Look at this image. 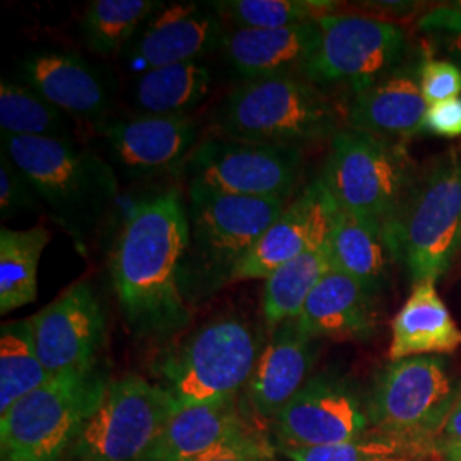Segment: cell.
Returning a JSON list of instances; mask_svg holds the SVG:
<instances>
[{"mask_svg": "<svg viewBox=\"0 0 461 461\" xmlns=\"http://www.w3.org/2000/svg\"><path fill=\"white\" fill-rule=\"evenodd\" d=\"M186 247V202L176 188L133 205L110 264L116 297L133 337L167 339L190 325L192 308L182 289Z\"/></svg>", "mask_w": 461, "mask_h": 461, "instance_id": "cell-1", "label": "cell"}, {"mask_svg": "<svg viewBox=\"0 0 461 461\" xmlns=\"http://www.w3.org/2000/svg\"><path fill=\"white\" fill-rule=\"evenodd\" d=\"M2 149L32 183L51 221L81 251L118 195L113 166L74 142L2 135Z\"/></svg>", "mask_w": 461, "mask_h": 461, "instance_id": "cell-2", "label": "cell"}, {"mask_svg": "<svg viewBox=\"0 0 461 461\" xmlns=\"http://www.w3.org/2000/svg\"><path fill=\"white\" fill-rule=\"evenodd\" d=\"M287 205V200L230 197L188 188L182 289L190 306L232 282L236 267Z\"/></svg>", "mask_w": 461, "mask_h": 461, "instance_id": "cell-3", "label": "cell"}, {"mask_svg": "<svg viewBox=\"0 0 461 461\" xmlns=\"http://www.w3.org/2000/svg\"><path fill=\"white\" fill-rule=\"evenodd\" d=\"M264 347L260 331L243 316H217L156 361L158 384L178 409L238 398Z\"/></svg>", "mask_w": 461, "mask_h": 461, "instance_id": "cell-4", "label": "cell"}, {"mask_svg": "<svg viewBox=\"0 0 461 461\" xmlns=\"http://www.w3.org/2000/svg\"><path fill=\"white\" fill-rule=\"evenodd\" d=\"M339 131L331 101L297 76L245 81L230 91L214 116L215 137L272 146L299 148Z\"/></svg>", "mask_w": 461, "mask_h": 461, "instance_id": "cell-5", "label": "cell"}, {"mask_svg": "<svg viewBox=\"0 0 461 461\" xmlns=\"http://www.w3.org/2000/svg\"><path fill=\"white\" fill-rule=\"evenodd\" d=\"M110 384L103 367L57 375L0 415L2 460L66 461Z\"/></svg>", "mask_w": 461, "mask_h": 461, "instance_id": "cell-6", "label": "cell"}, {"mask_svg": "<svg viewBox=\"0 0 461 461\" xmlns=\"http://www.w3.org/2000/svg\"><path fill=\"white\" fill-rule=\"evenodd\" d=\"M321 178L339 209L381 230L392 248L398 217L415 182L405 149L373 133L339 131L331 137Z\"/></svg>", "mask_w": 461, "mask_h": 461, "instance_id": "cell-7", "label": "cell"}, {"mask_svg": "<svg viewBox=\"0 0 461 461\" xmlns=\"http://www.w3.org/2000/svg\"><path fill=\"white\" fill-rule=\"evenodd\" d=\"M392 248L413 284H436L451 268L461 249L460 154L446 156L413 182Z\"/></svg>", "mask_w": 461, "mask_h": 461, "instance_id": "cell-8", "label": "cell"}, {"mask_svg": "<svg viewBox=\"0 0 461 461\" xmlns=\"http://www.w3.org/2000/svg\"><path fill=\"white\" fill-rule=\"evenodd\" d=\"M458 392L441 356H417L388 364L366 402L369 424L419 451L434 443L453 411Z\"/></svg>", "mask_w": 461, "mask_h": 461, "instance_id": "cell-9", "label": "cell"}, {"mask_svg": "<svg viewBox=\"0 0 461 461\" xmlns=\"http://www.w3.org/2000/svg\"><path fill=\"white\" fill-rule=\"evenodd\" d=\"M176 411L158 383L137 375L113 379L68 461H140Z\"/></svg>", "mask_w": 461, "mask_h": 461, "instance_id": "cell-10", "label": "cell"}, {"mask_svg": "<svg viewBox=\"0 0 461 461\" xmlns=\"http://www.w3.org/2000/svg\"><path fill=\"white\" fill-rule=\"evenodd\" d=\"M320 38L301 74L313 84L346 83L354 95L403 66L409 50L405 30L378 17L318 19Z\"/></svg>", "mask_w": 461, "mask_h": 461, "instance_id": "cell-11", "label": "cell"}, {"mask_svg": "<svg viewBox=\"0 0 461 461\" xmlns=\"http://www.w3.org/2000/svg\"><path fill=\"white\" fill-rule=\"evenodd\" d=\"M303 152L293 146H272L212 137L192 152L185 167L188 188L221 195L287 200L296 190Z\"/></svg>", "mask_w": 461, "mask_h": 461, "instance_id": "cell-12", "label": "cell"}, {"mask_svg": "<svg viewBox=\"0 0 461 461\" xmlns=\"http://www.w3.org/2000/svg\"><path fill=\"white\" fill-rule=\"evenodd\" d=\"M367 407L344 378L308 379L272 420L279 449L316 447L354 441L369 432Z\"/></svg>", "mask_w": 461, "mask_h": 461, "instance_id": "cell-13", "label": "cell"}, {"mask_svg": "<svg viewBox=\"0 0 461 461\" xmlns=\"http://www.w3.org/2000/svg\"><path fill=\"white\" fill-rule=\"evenodd\" d=\"M30 321L40 361L51 376L99 366L106 318L89 282L72 284Z\"/></svg>", "mask_w": 461, "mask_h": 461, "instance_id": "cell-14", "label": "cell"}, {"mask_svg": "<svg viewBox=\"0 0 461 461\" xmlns=\"http://www.w3.org/2000/svg\"><path fill=\"white\" fill-rule=\"evenodd\" d=\"M110 165L129 180L182 171L198 144L197 123L186 116H139L96 125Z\"/></svg>", "mask_w": 461, "mask_h": 461, "instance_id": "cell-15", "label": "cell"}, {"mask_svg": "<svg viewBox=\"0 0 461 461\" xmlns=\"http://www.w3.org/2000/svg\"><path fill=\"white\" fill-rule=\"evenodd\" d=\"M337 211L323 178L310 183L236 267L232 282L265 280L299 255L325 247Z\"/></svg>", "mask_w": 461, "mask_h": 461, "instance_id": "cell-16", "label": "cell"}, {"mask_svg": "<svg viewBox=\"0 0 461 461\" xmlns=\"http://www.w3.org/2000/svg\"><path fill=\"white\" fill-rule=\"evenodd\" d=\"M222 36V17L212 4H165L144 24L129 55V68L142 76L159 67L198 62L221 47Z\"/></svg>", "mask_w": 461, "mask_h": 461, "instance_id": "cell-17", "label": "cell"}, {"mask_svg": "<svg viewBox=\"0 0 461 461\" xmlns=\"http://www.w3.org/2000/svg\"><path fill=\"white\" fill-rule=\"evenodd\" d=\"M17 77L70 118L98 125L112 106L110 77L72 51H33L19 62Z\"/></svg>", "mask_w": 461, "mask_h": 461, "instance_id": "cell-18", "label": "cell"}, {"mask_svg": "<svg viewBox=\"0 0 461 461\" xmlns=\"http://www.w3.org/2000/svg\"><path fill=\"white\" fill-rule=\"evenodd\" d=\"M270 333L245 388V400L255 417L272 422L308 381L318 340L299 329L296 320Z\"/></svg>", "mask_w": 461, "mask_h": 461, "instance_id": "cell-19", "label": "cell"}, {"mask_svg": "<svg viewBox=\"0 0 461 461\" xmlns=\"http://www.w3.org/2000/svg\"><path fill=\"white\" fill-rule=\"evenodd\" d=\"M253 432L240 396L178 409L140 461H195Z\"/></svg>", "mask_w": 461, "mask_h": 461, "instance_id": "cell-20", "label": "cell"}, {"mask_svg": "<svg viewBox=\"0 0 461 461\" xmlns=\"http://www.w3.org/2000/svg\"><path fill=\"white\" fill-rule=\"evenodd\" d=\"M318 38V21L279 30L234 28L224 33L219 49L245 81H255L301 72L313 55Z\"/></svg>", "mask_w": 461, "mask_h": 461, "instance_id": "cell-21", "label": "cell"}, {"mask_svg": "<svg viewBox=\"0 0 461 461\" xmlns=\"http://www.w3.org/2000/svg\"><path fill=\"white\" fill-rule=\"evenodd\" d=\"M428 108L420 91L419 70L400 66L354 95L348 123L350 129L383 139L412 137L426 131Z\"/></svg>", "mask_w": 461, "mask_h": 461, "instance_id": "cell-22", "label": "cell"}, {"mask_svg": "<svg viewBox=\"0 0 461 461\" xmlns=\"http://www.w3.org/2000/svg\"><path fill=\"white\" fill-rule=\"evenodd\" d=\"M375 297L357 280L331 270L306 299L297 325L316 340H366L376 329Z\"/></svg>", "mask_w": 461, "mask_h": 461, "instance_id": "cell-23", "label": "cell"}, {"mask_svg": "<svg viewBox=\"0 0 461 461\" xmlns=\"http://www.w3.org/2000/svg\"><path fill=\"white\" fill-rule=\"evenodd\" d=\"M460 346L461 330L438 294L436 284H413L411 296L392 323L390 359L453 352Z\"/></svg>", "mask_w": 461, "mask_h": 461, "instance_id": "cell-24", "label": "cell"}, {"mask_svg": "<svg viewBox=\"0 0 461 461\" xmlns=\"http://www.w3.org/2000/svg\"><path fill=\"white\" fill-rule=\"evenodd\" d=\"M327 247L333 270L357 280L375 296L378 294L388 277L390 262L395 260L381 230L339 209Z\"/></svg>", "mask_w": 461, "mask_h": 461, "instance_id": "cell-25", "label": "cell"}, {"mask_svg": "<svg viewBox=\"0 0 461 461\" xmlns=\"http://www.w3.org/2000/svg\"><path fill=\"white\" fill-rule=\"evenodd\" d=\"M211 70L200 62L152 68L137 77L133 101L144 116H185L207 98Z\"/></svg>", "mask_w": 461, "mask_h": 461, "instance_id": "cell-26", "label": "cell"}, {"mask_svg": "<svg viewBox=\"0 0 461 461\" xmlns=\"http://www.w3.org/2000/svg\"><path fill=\"white\" fill-rule=\"evenodd\" d=\"M333 270L329 247L310 249L270 274L264 284L262 313L267 329L296 320L306 299L329 272Z\"/></svg>", "mask_w": 461, "mask_h": 461, "instance_id": "cell-27", "label": "cell"}, {"mask_svg": "<svg viewBox=\"0 0 461 461\" xmlns=\"http://www.w3.org/2000/svg\"><path fill=\"white\" fill-rule=\"evenodd\" d=\"M50 232L43 226L0 230V313L32 304L38 297V267Z\"/></svg>", "mask_w": 461, "mask_h": 461, "instance_id": "cell-28", "label": "cell"}, {"mask_svg": "<svg viewBox=\"0 0 461 461\" xmlns=\"http://www.w3.org/2000/svg\"><path fill=\"white\" fill-rule=\"evenodd\" d=\"M53 378L40 361L30 318L0 329V415Z\"/></svg>", "mask_w": 461, "mask_h": 461, "instance_id": "cell-29", "label": "cell"}, {"mask_svg": "<svg viewBox=\"0 0 461 461\" xmlns=\"http://www.w3.org/2000/svg\"><path fill=\"white\" fill-rule=\"evenodd\" d=\"M2 135L74 142L72 118L26 84L0 83Z\"/></svg>", "mask_w": 461, "mask_h": 461, "instance_id": "cell-30", "label": "cell"}, {"mask_svg": "<svg viewBox=\"0 0 461 461\" xmlns=\"http://www.w3.org/2000/svg\"><path fill=\"white\" fill-rule=\"evenodd\" d=\"M165 4L156 0H95L84 9L79 30L93 53L110 57L123 49Z\"/></svg>", "mask_w": 461, "mask_h": 461, "instance_id": "cell-31", "label": "cell"}, {"mask_svg": "<svg viewBox=\"0 0 461 461\" xmlns=\"http://www.w3.org/2000/svg\"><path fill=\"white\" fill-rule=\"evenodd\" d=\"M219 16L230 19L234 28L279 30L314 23L333 14L331 0H222L212 2Z\"/></svg>", "mask_w": 461, "mask_h": 461, "instance_id": "cell-32", "label": "cell"}, {"mask_svg": "<svg viewBox=\"0 0 461 461\" xmlns=\"http://www.w3.org/2000/svg\"><path fill=\"white\" fill-rule=\"evenodd\" d=\"M291 461H375L392 456H424L422 451L395 438L367 432L363 438L340 445L280 449Z\"/></svg>", "mask_w": 461, "mask_h": 461, "instance_id": "cell-33", "label": "cell"}, {"mask_svg": "<svg viewBox=\"0 0 461 461\" xmlns=\"http://www.w3.org/2000/svg\"><path fill=\"white\" fill-rule=\"evenodd\" d=\"M45 207L36 195L32 183L19 171L9 154L0 152V217L2 221L14 219L16 215L40 214Z\"/></svg>", "mask_w": 461, "mask_h": 461, "instance_id": "cell-34", "label": "cell"}, {"mask_svg": "<svg viewBox=\"0 0 461 461\" xmlns=\"http://www.w3.org/2000/svg\"><path fill=\"white\" fill-rule=\"evenodd\" d=\"M419 83L429 106L461 96V68L447 62L429 59L419 67Z\"/></svg>", "mask_w": 461, "mask_h": 461, "instance_id": "cell-35", "label": "cell"}, {"mask_svg": "<svg viewBox=\"0 0 461 461\" xmlns=\"http://www.w3.org/2000/svg\"><path fill=\"white\" fill-rule=\"evenodd\" d=\"M195 461H274V447L262 432H253Z\"/></svg>", "mask_w": 461, "mask_h": 461, "instance_id": "cell-36", "label": "cell"}, {"mask_svg": "<svg viewBox=\"0 0 461 461\" xmlns=\"http://www.w3.org/2000/svg\"><path fill=\"white\" fill-rule=\"evenodd\" d=\"M424 129L439 137H449V139L460 137L461 96L430 104L426 113Z\"/></svg>", "mask_w": 461, "mask_h": 461, "instance_id": "cell-37", "label": "cell"}, {"mask_svg": "<svg viewBox=\"0 0 461 461\" xmlns=\"http://www.w3.org/2000/svg\"><path fill=\"white\" fill-rule=\"evenodd\" d=\"M434 451L441 453L445 461H461V395L434 443Z\"/></svg>", "mask_w": 461, "mask_h": 461, "instance_id": "cell-38", "label": "cell"}, {"mask_svg": "<svg viewBox=\"0 0 461 461\" xmlns=\"http://www.w3.org/2000/svg\"><path fill=\"white\" fill-rule=\"evenodd\" d=\"M420 28L438 34L461 32V0L428 13L420 19Z\"/></svg>", "mask_w": 461, "mask_h": 461, "instance_id": "cell-39", "label": "cell"}, {"mask_svg": "<svg viewBox=\"0 0 461 461\" xmlns=\"http://www.w3.org/2000/svg\"><path fill=\"white\" fill-rule=\"evenodd\" d=\"M445 49L447 53L456 60V66L461 68V32H455V33H439Z\"/></svg>", "mask_w": 461, "mask_h": 461, "instance_id": "cell-40", "label": "cell"}, {"mask_svg": "<svg viewBox=\"0 0 461 461\" xmlns=\"http://www.w3.org/2000/svg\"><path fill=\"white\" fill-rule=\"evenodd\" d=\"M375 461H432L426 456H392V458H381Z\"/></svg>", "mask_w": 461, "mask_h": 461, "instance_id": "cell-41", "label": "cell"}, {"mask_svg": "<svg viewBox=\"0 0 461 461\" xmlns=\"http://www.w3.org/2000/svg\"><path fill=\"white\" fill-rule=\"evenodd\" d=\"M2 461H9V460H2Z\"/></svg>", "mask_w": 461, "mask_h": 461, "instance_id": "cell-42", "label": "cell"}]
</instances>
